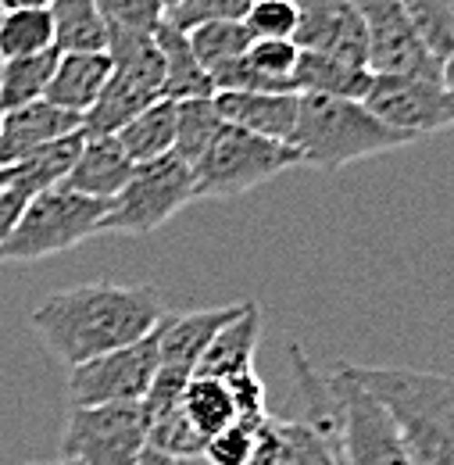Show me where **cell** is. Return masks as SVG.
Wrapping results in <instances>:
<instances>
[{
	"mask_svg": "<svg viewBox=\"0 0 454 465\" xmlns=\"http://www.w3.org/2000/svg\"><path fill=\"white\" fill-rule=\"evenodd\" d=\"M162 319L165 304L151 283L125 287L94 280L40 301L29 315V326L57 361L75 369L108 351L129 348L151 337Z\"/></svg>",
	"mask_w": 454,
	"mask_h": 465,
	"instance_id": "cell-1",
	"label": "cell"
},
{
	"mask_svg": "<svg viewBox=\"0 0 454 465\" xmlns=\"http://www.w3.org/2000/svg\"><path fill=\"white\" fill-rule=\"evenodd\" d=\"M350 376L372 394L398 430L415 465H454V376L415 369L350 365Z\"/></svg>",
	"mask_w": 454,
	"mask_h": 465,
	"instance_id": "cell-2",
	"label": "cell"
},
{
	"mask_svg": "<svg viewBox=\"0 0 454 465\" xmlns=\"http://www.w3.org/2000/svg\"><path fill=\"white\" fill-rule=\"evenodd\" d=\"M404 143H415V140L383 125L361 101L301 94L293 151H297L301 165H308V169L337 173L350 162H365V158L398 151Z\"/></svg>",
	"mask_w": 454,
	"mask_h": 465,
	"instance_id": "cell-3",
	"label": "cell"
},
{
	"mask_svg": "<svg viewBox=\"0 0 454 465\" xmlns=\"http://www.w3.org/2000/svg\"><path fill=\"white\" fill-rule=\"evenodd\" d=\"M108 208L112 201L83 197L68 186H51L25 204L18 226L0 243V262H40L72 251L101 232Z\"/></svg>",
	"mask_w": 454,
	"mask_h": 465,
	"instance_id": "cell-4",
	"label": "cell"
},
{
	"mask_svg": "<svg viewBox=\"0 0 454 465\" xmlns=\"http://www.w3.org/2000/svg\"><path fill=\"white\" fill-rule=\"evenodd\" d=\"M112 79L97 104L83 115V133L90 136H114L129 118L162 101V51L158 40L147 33H112L108 36Z\"/></svg>",
	"mask_w": 454,
	"mask_h": 465,
	"instance_id": "cell-5",
	"label": "cell"
},
{
	"mask_svg": "<svg viewBox=\"0 0 454 465\" xmlns=\"http://www.w3.org/2000/svg\"><path fill=\"white\" fill-rule=\"evenodd\" d=\"M293 165H301L293 147L222 122L215 140L208 143V151L190 169H193L197 201H226V197H240V193L276 179Z\"/></svg>",
	"mask_w": 454,
	"mask_h": 465,
	"instance_id": "cell-6",
	"label": "cell"
},
{
	"mask_svg": "<svg viewBox=\"0 0 454 465\" xmlns=\"http://www.w3.org/2000/svg\"><path fill=\"white\" fill-rule=\"evenodd\" d=\"M290 358H293V376L308 394V419L269 415L258 430V451L251 465H340L326 380L315 376L311 361L297 344H290Z\"/></svg>",
	"mask_w": 454,
	"mask_h": 465,
	"instance_id": "cell-7",
	"label": "cell"
},
{
	"mask_svg": "<svg viewBox=\"0 0 454 465\" xmlns=\"http://www.w3.org/2000/svg\"><path fill=\"white\" fill-rule=\"evenodd\" d=\"M326 391L340 465H415L400 444L390 415L350 376L347 361H340L333 376H326Z\"/></svg>",
	"mask_w": 454,
	"mask_h": 465,
	"instance_id": "cell-8",
	"label": "cell"
},
{
	"mask_svg": "<svg viewBox=\"0 0 454 465\" xmlns=\"http://www.w3.org/2000/svg\"><path fill=\"white\" fill-rule=\"evenodd\" d=\"M197 201L193 190V169L179 158L165 154L154 162L136 165L122 193L112 201L108 219L101 232H118V236H147L172 223L186 204Z\"/></svg>",
	"mask_w": 454,
	"mask_h": 465,
	"instance_id": "cell-9",
	"label": "cell"
},
{
	"mask_svg": "<svg viewBox=\"0 0 454 465\" xmlns=\"http://www.w3.org/2000/svg\"><path fill=\"white\" fill-rule=\"evenodd\" d=\"M147 433L143 405L68 408L61 459L75 465H136L147 451Z\"/></svg>",
	"mask_w": 454,
	"mask_h": 465,
	"instance_id": "cell-10",
	"label": "cell"
},
{
	"mask_svg": "<svg viewBox=\"0 0 454 465\" xmlns=\"http://www.w3.org/2000/svg\"><path fill=\"white\" fill-rule=\"evenodd\" d=\"M158 372V330L129 348L68 369V408L143 405Z\"/></svg>",
	"mask_w": 454,
	"mask_h": 465,
	"instance_id": "cell-11",
	"label": "cell"
},
{
	"mask_svg": "<svg viewBox=\"0 0 454 465\" xmlns=\"http://www.w3.org/2000/svg\"><path fill=\"white\" fill-rule=\"evenodd\" d=\"M383 125L411 140L454 129V97L444 79H411V75H372V86L361 101Z\"/></svg>",
	"mask_w": 454,
	"mask_h": 465,
	"instance_id": "cell-12",
	"label": "cell"
},
{
	"mask_svg": "<svg viewBox=\"0 0 454 465\" xmlns=\"http://www.w3.org/2000/svg\"><path fill=\"white\" fill-rule=\"evenodd\" d=\"M365 22L369 36V72L372 75H411V79H444V64L422 44L408 22L400 0H350Z\"/></svg>",
	"mask_w": 454,
	"mask_h": 465,
	"instance_id": "cell-13",
	"label": "cell"
},
{
	"mask_svg": "<svg viewBox=\"0 0 454 465\" xmlns=\"http://www.w3.org/2000/svg\"><path fill=\"white\" fill-rule=\"evenodd\" d=\"M293 44L308 54L347 61L369 68V36L350 0H297Z\"/></svg>",
	"mask_w": 454,
	"mask_h": 465,
	"instance_id": "cell-14",
	"label": "cell"
},
{
	"mask_svg": "<svg viewBox=\"0 0 454 465\" xmlns=\"http://www.w3.org/2000/svg\"><path fill=\"white\" fill-rule=\"evenodd\" d=\"M83 129V118L61 112L51 101H33L15 112H0V169H11L36 151Z\"/></svg>",
	"mask_w": 454,
	"mask_h": 465,
	"instance_id": "cell-15",
	"label": "cell"
},
{
	"mask_svg": "<svg viewBox=\"0 0 454 465\" xmlns=\"http://www.w3.org/2000/svg\"><path fill=\"white\" fill-rule=\"evenodd\" d=\"M215 112L226 125L293 147L301 94H215Z\"/></svg>",
	"mask_w": 454,
	"mask_h": 465,
	"instance_id": "cell-16",
	"label": "cell"
},
{
	"mask_svg": "<svg viewBox=\"0 0 454 465\" xmlns=\"http://www.w3.org/2000/svg\"><path fill=\"white\" fill-rule=\"evenodd\" d=\"M133 162L122 151V143L114 136H90L83 133V147L75 154L72 173L64 175L61 186L83 193V197H97V201H114L122 193V186L133 175Z\"/></svg>",
	"mask_w": 454,
	"mask_h": 465,
	"instance_id": "cell-17",
	"label": "cell"
},
{
	"mask_svg": "<svg viewBox=\"0 0 454 465\" xmlns=\"http://www.w3.org/2000/svg\"><path fill=\"white\" fill-rule=\"evenodd\" d=\"M108 79H112L108 51H101V54H57L54 75H51L44 101L83 118L104 94Z\"/></svg>",
	"mask_w": 454,
	"mask_h": 465,
	"instance_id": "cell-18",
	"label": "cell"
},
{
	"mask_svg": "<svg viewBox=\"0 0 454 465\" xmlns=\"http://www.w3.org/2000/svg\"><path fill=\"white\" fill-rule=\"evenodd\" d=\"M258 337H262V308L254 301H247V308L204 348L197 369H193V376H201V380H222L226 383L232 376L254 369Z\"/></svg>",
	"mask_w": 454,
	"mask_h": 465,
	"instance_id": "cell-19",
	"label": "cell"
},
{
	"mask_svg": "<svg viewBox=\"0 0 454 465\" xmlns=\"http://www.w3.org/2000/svg\"><path fill=\"white\" fill-rule=\"evenodd\" d=\"M154 40H158L162 68H165L162 101H172V104H183V101H212L215 97V83L201 68L197 54L190 51L186 33L175 29L172 22H162L158 33H154Z\"/></svg>",
	"mask_w": 454,
	"mask_h": 465,
	"instance_id": "cell-20",
	"label": "cell"
},
{
	"mask_svg": "<svg viewBox=\"0 0 454 465\" xmlns=\"http://www.w3.org/2000/svg\"><path fill=\"white\" fill-rule=\"evenodd\" d=\"M297 94L308 97H340V101H365L372 86V72L347 64V61L326 58V54H308L301 51L297 72H293Z\"/></svg>",
	"mask_w": 454,
	"mask_h": 465,
	"instance_id": "cell-21",
	"label": "cell"
},
{
	"mask_svg": "<svg viewBox=\"0 0 454 465\" xmlns=\"http://www.w3.org/2000/svg\"><path fill=\"white\" fill-rule=\"evenodd\" d=\"M57 54H101L108 51V22L97 0H54L51 7Z\"/></svg>",
	"mask_w": 454,
	"mask_h": 465,
	"instance_id": "cell-22",
	"label": "cell"
},
{
	"mask_svg": "<svg viewBox=\"0 0 454 465\" xmlns=\"http://www.w3.org/2000/svg\"><path fill=\"white\" fill-rule=\"evenodd\" d=\"M114 140L122 143V151L129 154L133 165H143V162H154V158H165L175 147V104L172 101H158L151 108H143L136 118H129Z\"/></svg>",
	"mask_w": 454,
	"mask_h": 465,
	"instance_id": "cell-23",
	"label": "cell"
},
{
	"mask_svg": "<svg viewBox=\"0 0 454 465\" xmlns=\"http://www.w3.org/2000/svg\"><path fill=\"white\" fill-rule=\"evenodd\" d=\"M179 411L183 419L204 437L212 440L215 433H222L226 426L236 422V405H232V394L222 380H201L193 376L179 398Z\"/></svg>",
	"mask_w": 454,
	"mask_h": 465,
	"instance_id": "cell-24",
	"label": "cell"
},
{
	"mask_svg": "<svg viewBox=\"0 0 454 465\" xmlns=\"http://www.w3.org/2000/svg\"><path fill=\"white\" fill-rule=\"evenodd\" d=\"M54 64L57 51L0 61V112H15V108H25L33 101H44L51 75H54Z\"/></svg>",
	"mask_w": 454,
	"mask_h": 465,
	"instance_id": "cell-25",
	"label": "cell"
},
{
	"mask_svg": "<svg viewBox=\"0 0 454 465\" xmlns=\"http://www.w3.org/2000/svg\"><path fill=\"white\" fill-rule=\"evenodd\" d=\"M54 51L51 11H4L0 15V61L33 58Z\"/></svg>",
	"mask_w": 454,
	"mask_h": 465,
	"instance_id": "cell-26",
	"label": "cell"
},
{
	"mask_svg": "<svg viewBox=\"0 0 454 465\" xmlns=\"http://www.w3.org/2000/svg\"><path fill=\"white\" fill-rule=\"evenodd\" d=\"M186 40H190V51L197 54L201 68L208 75H215L219 68L240 61L247 54V47L254 44L251 33L243 29V22H204V25L190 29Z\"/></svg>",
	"mask_w": 454,
	"mask_h": 465,
	"instance_id": "cell-27",
	"label": "cell"
},
{
	"mask_svg": "<svg viewBox=\"0 0 454 465\" xmlns=\"http://www.w3.org/2000/svg\"><path fill=\"white\" fill-rule=\"evenodd\" d=\"M219 125H222V118L215 112V97L175 104V147H172V154H179L186 165H193L208 151V143L215 140Z\"/></svg>",
	"mask_w": 454,
	"mask_h": 465,
	"instance_id": "cell-28",
	"label": "cell"
},
{
	"mask_svg": "<svg viewBox=\"0 0 454 465\" xmlns=\"http://www.w3.org/2000/svg\"><path fill=\"white\" fill-rule=\"evenodd\" d=\"M243 61L265 83V90H272V94H297L293 72H297V61H301V47L293 40H254L247 47Z\"/></svg>",
	"mask_w": 454,
	"mask_h": 465,
	"instance_id": "cell-29",
	"label": "cell"
},
{
	"mask_svg": "<svg viewBox=\"0 0 454 465\" xmlns=\"http://www.w3.org/2000/svg\"><path fill=\"white\" fill-rule=\"evenodd\" d=\"M272 415V411H269ZM265 415V419H269ZM265 419H236L222 433H215L204 444V455L197 459L201 465H251L258 451V430Z\"/></svg>",
	"mask_w": 454,
	"mask_h": 465,
	"instance_id": "cell-30",
	"label": "cell"
},
{
	"mask_svg": "<svg viewBox=\"0 0 454 465\" xmlns=\"http://www.w3.org/2000/svg\"><path fill=\"white\" fill-rule=\"evenodd\" d=\"M240 22L251 40H293L297 0H251Z\"/></svg>",
	"mask_w": 454,
	"mask_h": 465,
	"instance_id": "cell-31",
	"label": "cell"
},
{
	"mask_svg": "<svg viewBox=\"0 0 454 465\" xmlns=\"http://www.w3.org/2000/svg\"><path fill=\"white\" fill-rule=\"evenodd\" d=\"M251 0H179L165 15V22H172L175 29L190 33L204 22H240Z\"/></svg>",
	"mask_w": 454,
	"mask_h": 465,
	"instance_id": "cell-32",
	"label": "cell"
},
{
	"mask_svg": "<svg viewBox=\"0 0 454 465\" xmlns=\"http://www.w3.org/2000/svg\"><path fill=\"white\" fill-rule=\"evenodd\" d=\"M229 394H232V405H236V419H265L269 415V398H265V383L258 380L254 369L240 372L226 380Z\"/></svg>",
	"mask_w": 454,
	"mask_h": 465,
	"instance_id": "cell-33",
	"label": "cell"
},
{
	"mask_svg": "<svg viewBox=\"0 0 454 465\" xmlns=\"http://www.w3.org/2000/svg\"><path fill=\"white\" fill-rule=\"evenodd\" d=\"M36 197V190H29L15 169H11V179L4 183V190H0V243L11 236V230L18 226V219H22V212H25V204Z\"/></svg>",
	"mask_w": 454,
	"mask_h": 465,
	"instance_id": "cell-34",
	"label": "cell"
},
{
	"mask_svg": "<svg viewBox=\"0 0 454 465\" xmlns=\"http://www.w3.org/2000/svg\"><path fill=\"white\" fill-rule=\"evenodd\" d=\"M54 0H0L4 11H47Z\"/></svg>",
	"mask_w": 454,
	"mask_h": 465,
	"instance_id": "cell-35",
	"label": "cell"
},
{
	"mask_svg": "<svg viewBox=\"0 0 454 465\" xmlns=\"http://www.w3.org/2000/svg\"><path fill=\"white\" fill-rule=\"evenodd\" d=\"M136 465H183V462H175V459H169V455H162V451L147 448V451L140 455V462H136Z\"/></svg>",
	"mask_w": 454,
	"mask_h": 465,
	"instance_id": "cell-36",
	"label": "cell"
},
{
	"mask_svg": "<svg viewBox=\"0 0 454 465\" xmlns=\"http://www.w3.org/2000/svg\"><path fill=\"white\" fill-rule=\"evenodd\" d=\"M444 86H448V94L454 97V54L444 61Z\"/></svg>",
	"mask_w": 454,
	"mask_h": 465,
	"instance_id": "cell-37",
	"label": "cell"
},
{
	"mask_svg": "<svg viewBox=\"0 0 454 465\" xmlns=\"http://www.w3.org/2000/svg\"><path fill=\"white\" fill-rule=\"evenodd\" d=\"M11 179V169H0V190H4V183Z\"/></svg>",
	"mask_w": 454,
	"mask_h": 465,
	"instance_id": "cell-38",
	"label": "cell"
},
{
	"mask_svg": "<svg viewBox=\"0 0 454 465\" xmlns=\"http://www.w3.org/2000/svg\"><path fill=\"white\" fill-rule=\"evenodd\" d=\"M33 465H75V462H68V459H57V462H33Z\"/></svg>",
	"mask_w": 454,
	"mask_h": 465,
	"instance_id": "cell-39",
	"label": "cell"
},
{
	"mask_svg": "<svg viewBox=\"0 0 454 465\" xmlns=\"http://www.w3.org/2000/svg\"><path fill=\"white\" fill-rule=\"evenodd\" d=\"M162 4H165V15H169V11L175 7V4H179V0H162Z\"/></svg>",
	"mask_w": 454,
	"mask_h": 465,
	"instance_id": "cell-40",
	"label": "cell"
}]
</instances>
